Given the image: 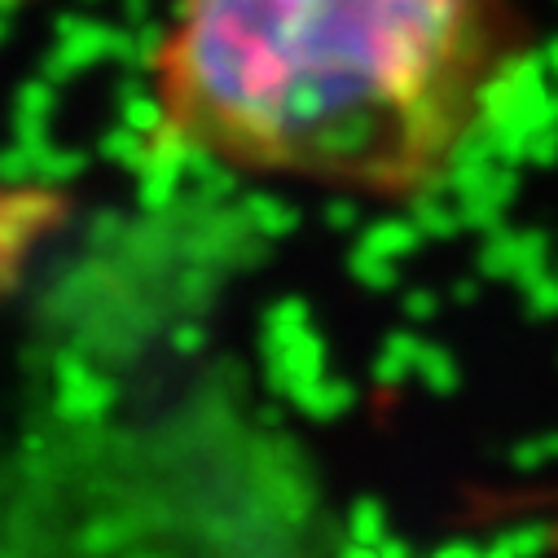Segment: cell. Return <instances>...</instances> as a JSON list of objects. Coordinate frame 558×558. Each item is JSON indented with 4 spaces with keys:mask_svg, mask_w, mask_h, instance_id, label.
Here are the masks:
<instances>
[{
    "mask_svg": "<svg viewBox=\"0 0 558 558\" xmlns=\"http://www.w3.org/2000/svg\"><path fill=\"white\" fill-rule=\"evenodd\" d=\"M536 49L523 0H172L146 155L409 211L466 172Z\"/></svg>",
    "mask_w": 558,
    "mask_h": 558,
    "instance_id": "obj_1",
    "label": "cell"
},
{
    "mask_svg": "<svg viewBox=\"0 0 558 558\" xmlns=\"http://www.w3.org/2000/svg\"><path fill=\"white\" fill-rule=\"evenodd\" d=\"M71 225V194L49 181L0 177V304H5L45 246Z\"/></svg>",
    "mask_w": 558,
    "mask_h": 558,
    "instance_id": "obj_2",
    "label": "cell"
},
{
    "mask_svg": "<svg viewBox=\"0 0 558 558\" xmlns=\"http://www.w3.org/2000/svg\"><path fill=\"white\" fill-rule=\"evenodd\" d=\"M554 501H558V488H554Z\"/></svg>",
    "mask_w": 558,
    "mask_h": 558,
    "instance_id": "obj_3",
    "label": "cell"
}]
</instances>
